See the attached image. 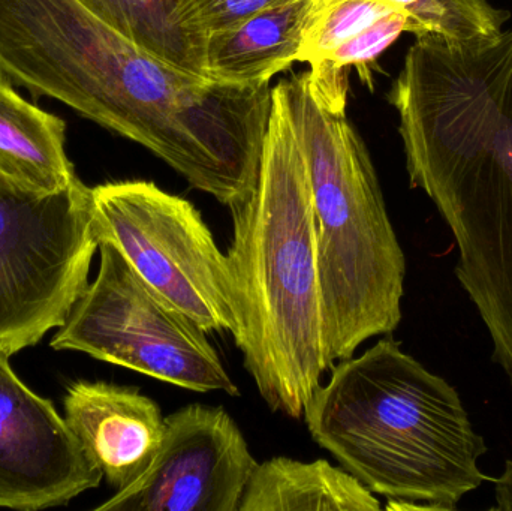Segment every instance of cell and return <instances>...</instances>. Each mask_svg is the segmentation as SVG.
I'll use <instances>...</instances> for the list:
<instances>
[{"label":"cell","instance_id":"obj_4","mask_svg":"<svg viewBox=\"0 0 512 511\" xmlns=\"http://www.w3.org/2000/svg\"><path fill=\"white\" fill-rule=\"evenodd\" d=\"M99 249L92 192L56 194L0 183V350L15 356L68 320Z\"/></svg>","mask_w":512,"mask_h":511},{"label":"cell","instance_id":"obj_3","mask_svg":"<svg viewBox=\"0 0 512 511\" xmlns=\"http://www.w3.org/2000/svg\"><path fill=\"white\" fill-rule=\"evenodd\" d=\"M277 87L309 174L325 344L334 365L399 327L406 258L369 150L345 110L316 95L309 72Z\"/></svg>","mask_w":512,"mask_h":511},{"label":"cell","instance_id":"obj_11","mask_svg":"<svg viewBox=\"0 0 512 511\" xmlns=\"http://www.w3.org/2000/svg\"><path fill=\"white\" fill-rule=\"evenodd\" d=\"M65 131L62 119L24 101L0 78V183L41 195L74 185Z\"/></svg>","mask_w":512,"mask_h":511},{"label":"cell","instance_id":"obj_17","mask_svg":"<svg viewBox=\"0 0 512 511\" xmlns=\"http://www.w3.org/2000/svg\"><path fill=\"white\" fill-rule=\"evenodd\" d=\"M289 0H182L189 24L198 35L236 27L252 15Z\"/></svg>","mask_w":512,"mask_h":511},{"label":"cell","instance_id":"obj_5","mask_svg":"<svg viewBox=\"0 0 512 511\" xmlns=\"http://www.w3.org/2000/svg\"><path fill=\"white\" fill-rule=\"evenodd\" d=\"M99 252L98 275L57 329L51 348L78 351L191 392L239 396L206 330L156 294L113 243H99Z\"/></svg>","mask_w":512,"mask_h":511},{"label":"cell","instance_id":"obj_8","mask_svg":"<svg viewBox=\"0 0 512 511\" xmlns=\"http://www.w3.org/2000/svg\"><path fill=\"white\" fill-rule=\"evenodd\" d=\"M101 480L53 402L30 390L0 350V509L66 506Z\"/></svg>","mask_w":512,"mask_h":511},{"label":"cell","instance_id":"obj_18","mask_svg":"<svg viewBox=\"0 0 512 511\" xmlns=\"http://www.w3.org/2000/svg\"><path fill=\"white\" fill-rule=\"evenodd\" d=\"M495 495L493 510L512 511V459H508L504 473L495 480Z\"/></svg>","mask_w":512,"mask_h":511},{"label":"cell","instance_id":"obj_16","mask_svg":"<svg viewBox=\"0 0 512 511\" xmlns=\"http://www.w3.org/2000/svg\"><path fill=\"white\" fill-rule=\"evenodd\" d=\"M411 32V23L405 11H394L385 15L363 32L337 47L324 62L312 66V72H346L349 66H355L360 80L373 89L372 68L378 57L402 35Z\"/></svg>","mask_w":512,"mask_h":511},{"label":"cell","instance_id":"obj_13","mask_svg":"<svg viewBox=\"0 0 512 511\" xmlns=\"http://www.w3.org/2000/svg\"><path fill=\"white\" fill-rule=\"evenodd\" d=\"M111 29L183 71L206 75V38L186 17L182 0H78Z\"/></svg>","mask_w":512,"mask_h":511},{"label":"cell","instance_id":"obj_7","mask_svg":"<svg viewBox=\"0 0 512 511\" xmlns=\"http://www.w3.org/2000/svg\"><path fill=\"white\" fill-rule=\"evenodd\" d=\"M164 438L146 473L98 511H239L258 465L233 417L192 404L164 420Z\"/></svg>","mask_w":512,"mask_h":511},{"label":"cell","instance_id":"obj_6","mask_svg":"<svg viewBox=\"0 0 512 511\" xmlns=\"http://www.w3.org/2000/svg\"><path fill=\"white\" fill-rule=\"evenodd\" d=\"M90 192L99 243H113L156 294L201 329L236 335L227 255L192 203L143 180Z\"/></svg>","mask_w":512,"mask_h":511},{"label":"cell","instance_id":"obj_1","mask_svg":"<svg viewBox=\"0 0 512 511\" xmlns=\"http://www.w3.org/2000/svg\"><path fill=\"white\" fill-rule=\"evenodd\" d=\"M230 209L234 234L225 255L234 339L265 404L300 419L334 365L325 344L309 174L277 86L254 191Z\"/></svg>","mask_w":512,"mask_h":511},{"label":"cell","instance_id":"obj_2","mask_svg":"<svg viewBox=\"0 0 512 511\" xmlns=\"http://www.w3.org/2000/svg\"><path fill=\"white\" fill-rule=\"evenodd\" d=\"M328 450L387 510L454 511L487 480V453L459 393L390 335L340 360L303 411Z\"/></svg>","mask_w":512,"mask_h":511},{"label":"cell","instance_id":"obj_10","mask_svg":"<svg viewBox=\"0 0 512 511\" xmlns=\"http://www.w3.org/2000/svg\"><path fill=\"white\" fill-rule=\"evenodd\" d=\"M313 0H289L252 15L206 41V75L222 83L254 86L297 62Z\"/></svg>","mask_w":512,"mask_h":511},{"label":"cell","instance_id":"obj_15","mask_svg":"<svg viewBox=\"0 0 512 511\" xmlns=\"http://www.w3.org/2000/svg\"><path fill=\"white\" fill-rule=\"evenodd\" d=\"M394 11L403 9L390 0H313L297 62L319 65L343 42Z\"/></svg>","mask_w":512,"mask_h":511},{"label":"cell","instance_id":"obj_9","mask_svg":"<svg viewBox=\"0 0 512 511\" xmlns=\"http://www.w3.org/2000/svg\"><path fill=\"white\" fill-rule=\"evenodd\" d=\"M66 425L89 461L117 491L140 479L164 438V417L134 387L77 381L63 399Z\"/></svg>","mask_w":512,"mask_h":511},{"label":"cell","instance_id":"obj_14","mask_svg":"<svg viewBox=\"0 0 512 511\" xmlns=\"http://www.w3.org/2000/svg\"><path fill=\"white\" fill-rule=\"evenodd\" d=\"M408 15L411 33L450 45L489 41L504 32L510 14L489 0H390Z\"/></svg>","mask_w":512,"mask_h":511},{"label":"cell","instance_id":"obj_12","mask_svg":"<svg viewBox=\"0 0 512 511\" xmlns=\"http://www.w3.org/2000/svg\"><path fill=\"white\" fill-rule=\"evenodd\" d=\"M381 503L357 477L324 459L273 458L256 465L239 511H378Z\"/></svg>","mask_w":512,"mask_h":511}]
</instances>
